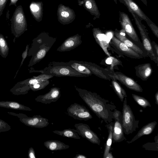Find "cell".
<instances>
[{"instance_id": "1", "label": "cell", "mask_w": 158, "mask_h": 158, "mask_svg": "<svg viewBox=\"0 0 158 158\" xmlns=\"http://www.w3.org/2000/svg\"><path fill=\"white\" fill-rule=\"evenodd\" d=\"M81 98L91 110L100 118L109 123L114 119L113 113L116 108L108 101L102 98L95 93L79 88L75 85Z\"/></svg>"}, {"instance_id": "2", "label": "cell", "mask_w": 158, "mask_h": 158, "mask_svg": "<svg viewBox=\"0 0 158 158\" xmlns=\"http://www.w3.org/2000/svg\"><path fill=\"white\" fill-rule=\"evenodd\" d=\"M35 72L58 77H87L77 72L71 67L65 64L63 62H52L49 64L48 67L43 70H36Z\"/></svg>"}, {"instance_id": "3", "label": "cell", "mask_w": 158, "mask_h": 158, "mask_svg": "<svg viewBox=\"0 0 158 158\" xmlns=\"http://www.w3.org/2000/svg\"><path fill=\"white\" fill-rule=\"evenodd\" d=\"M139 120L135 119L131 108L127 105L126 98L123 101L122 124L124 133L132 134L139 128Z\"/></svg>"}, {"instance_id": "4", "label": "cell", "mask_w": 158, "mask_h": 158, "mask_svg": "<svg viewBox=\"0 0 158 158\" xmlns=\"http://www.w3.org/2000/svg\"><path fill=\"white\" fill-rule=\"evenodd\" d=\"M56 39L49 36H40L35 40L36 52L32 60L33 64L38 62L46 56L56 41Z\"/></svg>"}, {"instance_id": "5", "label": "cell", "mask_w": 158, "mask_h": 158, "mask_svg": "<svg viewBox=\"0 0 158 158\" xmlns=\"http://www.w3.org/2000/svg\"><path fill=\"white\" fill-rule=\"evenodd\" d=\"M128 10L133 16L135 24L139 31L143 48L146 52L148 56L157 64L158 58L156 57L153 52L151 42L145 27L142 23L139 17L131 10L130 9Z\"/></svg>"}, {"instance_id": "6", "label": "cell", "mask_w": 158, "mask_h": 158, "mask_svg": "<svg viewBox=\"0 0 158 158\" xmlns=\"http://www.w3.org/2000/svg\"><path fill=\"white\" fill-rule=\"evenodd\" d=\"M10 20L12 30L15 34H21L26 29V19L21 5L17 7Z\"/></svg>"}, {"instance_id": "7", "label": "cell", "mask_w": 158, "mask_h": 158, "mask_svg": "<svg viewBox=\"0 0 158 158\" xmlns=\"http://www.w3.org/2000/svg\"><path fill=\"white\" fill-rule=\"evenodd\" d=\"M119 19L122 29L134 43L143 48V44L127 15L123 12H120Z\"/></svg>"}, {"instance_id": "8", "label": "cell", "mask_w": 158, "mask_h": 158, "mask_svg": "<svg viewBox=\"0 0 158 158\" xmlns=\"http://www.w3.org/2000/svg\"><path fill=\"white\" fill-rule=\"evenodd\" d=\"M68 115L75 119L86 121L93 117L89 110L84 106L75 103L67 109Z\"/></svg>"}, {"instance_id": "9", "label": "cell", "mask_w": 158, "mask_h": 158, "mask_svg": "<svg viewBox=\"0 0 158 158\" xmlns=\"http://www.w3.org/2000/svg\"><path fill=\"white\" fill-rule=\"evenodd\" d=\"M108 73L110 77L118 80L128 88L138 92H143V89L133 79L122 73L113 71L108 72Z\"/></svg>"}, {"instance_id": "10", "label": "cell", "mask_w": 158, "mask_h": 158, "mask_svg": "<svg viewBox=\"0 0 158 158\" xmlns=\"http://www.w3.org/2000/svg\"><path fill=\"white\" fill-rule=\"evenodd\" d=\"M74 127L79 135L91 143L100 145V139L97 135L91 130L89 126L83 123H76Z\"/></svg>"}, {"instance_id": "11", "label": "cell", "mask_w": 158, "mask_h": 158, "mask_svg": "<svg viewBox=\"0 0 158 158\" xmlns=\"http://www.w3.org/2000/svg\"><path fill=\"white\" fill-rule=\"evenodd\" d=\"M125 32L123 29L120 31L116 29L114 32V34L118 40L143 57L148 56L147 53L145 50L127 38Z\"/></svg>"}, {"instance_id": "12", "label": "cell", "mask_w": 158, "mask_h": 158, "mask_svg": "<svg viewBox=\"0 0 158 158\" xmlns=\"http://www.w3.org/2000/svg\"><path fill=\"white\" fill-rule=\"evenodd\" d=\"M111 42L118 51L124 55L132 58L140 59L143 58L136 52L130 48L112 35Z\"/></svg>"}, {"instance_id": "13", "label": "cell", "mask_w": 158, "mask_h": 158, "mask_svg": "<svg viewBox=\"0 0 158 158\" xmlns=\"http://www.w3.org/2000/svg\"><path fill=\"white\" fill-rule=\"evenodd\" d=\"M61 96L60 89L57 87L51 88L47 93L38 96L36 98L37 102L45 104H49L56 102Z\"/></svg>"}, {"instance_id": "14", "label": "cell", "mask_w": 158, "mask_h": 158, "mask_svg": "<svg viewBox=\"0 0 158 158\" xmlns=\"http://www.w3.org/2000/svg\"><path fill=\"white\" fill-rule=\"evenodd\" d=\"M93 31L94 36L96 42L105 54L109 57H110V54L108 52V48L110 47L109 41L107 36L99 29H94Z\"/></svg>"}, {"instance_id": "15", "label": "cell", "mask_w": 158, "mask_h": 158, "mask_svg": "<svg viewBox=\"0 0 158 158\" xmlns=\"http://www.w3.org/2000/svg\"><path fill=\"white\" fill-rule=\"evenodd\" d=\"M81 43L80 36L77 35L71 36L65 40L57 50L61 52L70 51L78 47Z\"/></svg>"}, {"instance_id": "16", "label": "cell", "mask_w": 158, "mask_h": 158, "mask_svg": "<svg viewBox=\"0 0 158 158\" xmlns=\"http://www.w3.org/2000/svg\"><path fill=\"white\" fill-rule=\"evenodd\" d=\"M80 61L88 68L92 74L101 78L110 80V78L109 76L108 72L105 69L101 68L93 63L83 61Z\"/></svg>"}, {"instance_id": "17", "label": "cell", "mask_w": 158, "mask_h": 158, "mask_svg": "<svg viewBox=\"0 0 158 158\" xmlns=\"http://www.w3.org/2000/svg\"><path fill=\"white\" fill-rule=\"evenodd\" d=\"M136 76L143 81H146L151 75L153 70L149 63L139 64L135 67Z\"/></svg>"}, {"instance_id": "18", "label": "cell", "mask_w": 158, "mask_h": 158, "mask_svg": "<svg viewBox=\"0 0 158 158\" xmlns=\"http://www.w3.org/2000/svg\"><path fill=\"white\" fill-rule=\"evenodd\" d=\"M113 127L112 141L113 143L120 142L126 140L124 136L122 122L114 120Z\"/></svg>"}, {"instance_id": "19", "label": "cell", "mask_w": 158, "mask_h": 158, "mask_svg": "<svg viewBox=\"0 0 158 158\" xmlns=\"http://www.w3.org/2000/svg\"><path fill=\"white\" fill-rule=\"evenodd\" d=\"M156 124L157 122L156 121L148 123L141 128L131 140L127 141V143L128 144H130L145 135L151 134L153 131Z\"/></svg>"}, {"instance_id": "20", "label": "cell", "mask_w": 158, "mask_h": 158, "mask_svg": "<svg viewBox=\"0 0 158 158\" xmlns=\"http://www.w3.org/2000/svg\"><path fill=\"white\" fill-rule=\"evenodd\" d=\"M66 65L71 67L77 72L87 76H91L92 73L85 65L81 63L80 61L70 60L67 62H64Z\"/></svg>"}, {"instance_id": "21", "label": "cell", "mask_w": 158, "mask_h": 158, "mask_svg": "<svg viewBox=\"0 0 158 158\" xmlns=\"http://www.w3.org/2000/svg\"><path fill=\"white\" fill-rule=\"evenodd\" d=\"M44 144L48 149L52 151H60L69 148V145L56 140L46 141L44 142Z\"/></svg>"}, {"instance_id": "22", "label": "cell", "mask_w": 158, "mask_h": 158, "mask_svg": "<svg viewBox=\"0 0 158 158\" xmlns=\"http://www.w3.org/2000/svg\"><path fill=\"white\" fill-rule=\"evenodd\" d=\"M54 133L64 137L76 139H80L81 137L76 129L68 128L62 131L55 130L52 131Z\"/></svg>"}, {"instance_id": "23", "label": "cell", "mask_w": 158, "mask_h": 158, "mask_svg": "<svg viewBox=\"0 0 158 158\" xmlns=\"http://www.w3.org/2000/svg\"><path fill=\"white\" fill-rule=\"evenodd\" d=\"M110 78L112 80L111 84L114 90L121 101L123 102L124 99L127 97L126 92L115 79Z\"/></svg>"}, {"instance_id": "24", "label": "cell", "mask_w": 158, "mask_h": 158, "mask_svg": "<svg viewBox=\"0 0 158 158\" xmlns=\"http://www.w3.org/2000/svg\"><path fill=\"white\" fill-rule=\"evenodd\" d=\"M107 125V127L108 131V135L106 142L105 149L104 150L103 158L106 157L110 152L112 141V135L114 123L112 122Z\"/></svg>"}, {"instance_id": "25", "label": "cell", "mask_w": 158, "mask_h": 158, "mask_svg": "<svg viewBox=\"0 0 158 158\" xmlns=\"http://www.w3.org/2000/svg\"><path fill=\"white\" fill-rule=\"evenodd\" d=\"M132 96L135 101L143 108H145L147 107L151 106L149 102L144 98L133 94Z\"/></svg>"}, {"instance_id": "26", "label": "cell", "mask_w": 158, "mask_h": 158, "mask_svg": "<svg viewBox=\"0 0 158 158\" xmlns=\"http://www.w3.org/2000/svg\"><path fill=\"white\" fill-rule=\"evenodd\" d=\"M146 22L152 31L153 33L157 38H158V27L150 19L147 21Z\"/></svg>"}, {"instance_id": "27", "label": "cell", "mask_w": 158, "mask_h": 158, "mask_svg": "<svg viewBox=\"0 0 158 158\" xmlns=\"http://www.w3.org/2000/svg\"><path fill=\"white\" fill-rule=\"evenodd\" d=\"M106 63L109 64H111V65L113 67L114 66L119 64V63H120L119 61L114 57H110L106 61Z\"/></svg>"}, {"instance_id": "28", "label": "cell", "mask_w": 158, "mask_h": 158, "mask_svg": "<svg viewBox=\"0 0 158 158\" xmlns=\"http://www.w3.org/2000/svg\"><path fill=\"white\" fill-rule=\"evenodd\" d=\"M7 48L5 40L2 35H0V48L1 51L2 52L7 51Z\"/></svg>"}, {"instance_id": "29", "label": "cell", "mask_w": 158, "mask_h": 158, "mask_svg": "<svg viewBox=\"0 0 158 158\" xmlns=\"http://www.w3.org/2000/svg\"><path fill=\"white\" fill-rule=\"evenodd\" d=\"M114 119L122 122V114L121 112L115 109L113 113Z\"/></svg>"}, {"instance_id": "30", "label": "cell", "mask_w": 158, "mask_h": 158, "mask_svg": "<svg viewBox=\"0 0 158 158\" xmlns=\"http://www.w3.org/2000/svg\"><path fill=\"white\" fill-rule=\"evenodd\" d=\"M8 0H0V17L2 14L3 11L6 6Z\"/></svg>"}, {"instance_id": "31", "label": "cell", "mask_w": 158, "mask_h": 158, "mask_svg": "<svg viewBox=\"0 0 158 158\" xmlns=\"http://www.w3.org/2000/svg\"><path fill=\"white\" fill-rule=\"evenodd\" d=\"M153 52L156 57L158 58V46L154 41L151 42Z\"/></svg>"}, {"instance_id": "32", "label": "cell", "mask_w": 158, "mask_h": 158, "mask_svg": "<svg viewBox=\"0 0 158 158\" xmlns=\"http://www.w3.org/2000/svg\"><path fill=\"white\" fill-rule=\"evenodd\" d=\"M31 10L32 13H35L38 11L39 9V6L36 4L31 3L30 6Z\"/></svg>"}, {"instance_id": "33", "label": "cell", "mask_w": 158, "mask_h": 158, "mask_svg": "<svg viewBox=\"0 0 158 158\" xmlns=\"http://www.w3.org/2000/svg\"><path fill=\"white\" fill-rule=\"evenodd\" d=\"M28 48H29V45H27L26 46L25 50L23 52V53L22 55V62H21V64H20V67H21V66L23 64V61H24V60L26 58V57L27 56V52L28 51Z\"/></svg>"}, {"instance_id": "34", "label": "cell", "mask_w": 158, "mask_h": 158, "mask_svg": "<svg viewBox=\"0 0 158 158\" xmlns=\"http://www.w3.org/2000/svg\"><path fill=\"white\" fill-rule=\"evenodd\" d=\"M10 106L11 108L17 109L19 107V105L17 103L12 102L10 103Z\"/></svg>"}, {"instance_id": "35", "label": "cell", "mask_w": 158, "mask_h": 158, "mask_svg": "<svg viewBox=\"0 0 158 158\" xmlns=\"http://www.w3.org/2000/svg\"><path fill=\"white\" fill-rule=\"evenodd\" d=\"M30 152L29 153V156L31 158H35V155L34 150L33 148H31L30 150Z\"/></svg>"}, {"instance_id": "36", "label": "cell", "mask_w": 158, "mask_h": 158, "mask_svg": "<svg viewBox=\"0 0 158 158\" xmlns=\"http://www.w3.org/2000/svg\"><path fill=\"white\" fill-rule=\"evenodd\" d=\"M85 6L88 9H90L93 7L92 4L91 2L87 1L85 3Z\"/></svg>"}, {"instance_id": "37", "label": "cell", "mask_w": 158, "mask_h": 158, "mask_svg": "<svg viewBox=\"0 0 158 158\" xmlns=\"http://www.w3.org/2000/svg\"><path fill=\"white\" fill-rule=\"evenodd\" d=\"M85 156L81 154H77L73 158H87Z\"/></svg>"}, {"instance_id": "38", "label": "cell", "mask_w": 158, "mask_h": 158, "mask_svg": "<svg viewBox=\"0 0 158 158\" xmlns=\"http://www.w3.org/2000/svg\"><path fill=\"white\" fill-rule=\"evenodd\" d=\"M18 0H10V2L9 4V6L14 5L15 6H16V3Z\"/></svg>"}, {"instance_id": "39", "label": "cell", "mask_w": 158, "mask_h": 158, "mask_svg": "<svg viewBox=\"0 0 158 158\" xmlns=\"http://www.w3.org/2000/svg\"><path fill=\"white\" fill-rule=\"evenodd\" d=\"M127 6H128L133 1L132 0H123Z\"/></svg>"}, {"instance_id": "40", "label": "cell", "mask_w": 158, "mask_h": 158, "mask_svg": "<svg viewBox=\"0 0 158 158\" xmlns=\"http://www.w3.org/2000/svg\"><path fill=\"white\" fill-rule=\"evenodd\" d=\"M69 13L67 12L63 11L61 13V15L62 16L64 17H67L69 16Z\"/></svg>"}, {"instance_id": "41", "label": "cell", "mask_w": 158, "mask_h": 158, "mask_svg": "<svg viewBox=\"0 0 158 158\" xmlns=\"http://www.w3.org/2000/svg\"><path fill=\"white\" fill-rule=\"evenodd\" d=\"M155 99L156 100V103L158 105V92H157L155 94Z\"/></svg>"}, {"instance_id": "42", "label": "cell", "mask_w": 158, "mask_h": 158, "mask_svg": "<svg viewBox=\"0 0 158 158\" xmlns=\"http://www.w3.org/2000/svg\"><path fill=\"white\" fill-rule=\"evenodd\" d=\"M114 158V157L113 156L111 152H110L108 153V154L106 157V158Z\"/></svg>"}, {"instance_id": "43", "label": "cell", "mask_w": 158, "mask_h": 158, "mask_svg": "<svg viewBox=\"0 0 158 158\" xmlns=\"http://www.w3.org/2000/svg\"><path fill=\"white\" fill-rule=\"evenodd\" d=\"M145 5H147V0H140Z\"/></svg>"}, {"instance_id": "44", "label": "cell", "mask_w": 158, "mask_h": 158, "mask_svg": "<svg viewBox=\"0 0 158 158\" xmlns=\"http://www.w3.org/2000/svg\"></svg>"}]
</instances>
